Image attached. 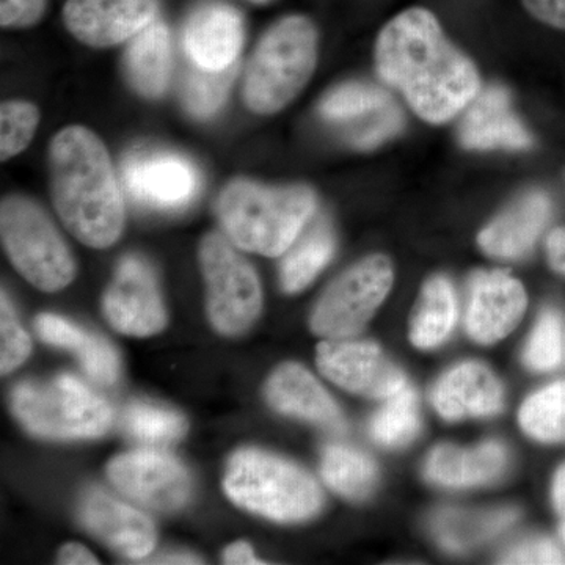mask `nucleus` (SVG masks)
Masks as SVG:
<instances>
[{"mask_svg": "<svg viewBox=\"0 0 565 565\" xmlns=\"http://www.w3.org/2000/svg\"><path fill=\"white\" fill-rule=\"evenodd\" d=\"M266 393L269 403L281 414L297 416L332 433L344 430L340 407L300 364L286 363L278 367L267 382Z\"/></svg>", "mask_w": 565, "mask_h": 565, "instance_id": "obj_22", "label": "nucleus"}, {"mask_svg": "<svg viewBox=\"0 0 565 565\" xmlns=\"http://www.w3.org/2000/svg\"><path fill=\"white\" fill-rule=\"evenodd\" d=\"M122 424L134 438L147 444H170L180 440L188 430V423L177 412L145 403L129 405Z\"/></svg>", "mask_w": 565, "mask_h": 565, "instance_id": "obj_32", "label": "nucleus"}, {"mask_svg": "<svg viewBox=\"0 0 565 565\" xmlns=\"http://www.w3.org/2000/svg\"><path fill=\"white\" fill-rule=\"evenodd\" d=\"M252 2L264 3V2H269V0H252Z\"/></svg>", "mask_w": 565, "mask_h": 565, "instance_id": "obj_46", "label": "nucleus"}, {"mask_svg": "<svg viewBox=\"0 0 565 565\" xmlns=\"http://www.w3.org/2000/svg\"><path fill=\"white\" fill-rule=\"evenodd\" d=\"M243 41V18L226 3H204L185 22L184 50L189 58L204 70L232 68Z\"/></svg>", "mask_w": 565, "mask_h": 565, "instance_id": "obj_19", "label": "nucleus"}, {"mask_svg": "<svg viewBox=\"0 0 565 565\" xmlns=\"http://www.w3.org/2000/svg\"><path fill=\"white\" fill-rule=\"evenodd\" d=\"M0 233L10 262L41 291L66 288L76 264L61 233L39 204L24 196H9L0 207Z\"/></svg>", "mask_w": 565, "mask_h": 565, "instance_id": "obj_7", "label": "nucleus"}, {"mask_svg": "<svg viewBox=\"0 0 565 565\" xmlns=\"http://www.w3.org/2000/svg\"><path fill=\"white\" fill-rule=\"evenodd\" d=\"M333 252L332 226L326 217H316L310 228L303 230L286 252L280 270L282 291H303L329 264Z\"/></svg>", "mask_w": 565, "mask_h": 565, "instance_id": "obj_25", "label": "nucleus"}, {"mask_svg": "<svg viewBox=\"0 0 565 565\" xmlns=\"http://www.w3.org/2000/svg\"><path fill=\"white\" fill-rule=\"evenodd\" d=\"M375 65L382 79L433 125L452 120L481 90L475 63L449 43L440 22L424 9L405 10L382 29Z\"/></svg>", "mask_w": 565, "mask_h": 565, "instance_id": "obj_1", "label": "nucleus"}, {"mask_svg": "<svg viewBox=\"0 0 565 565\" xmlns=\"http://www.w3.org/2000/svg\"><path fill=\"white\" fill-rule=\"evenodd\" d=\"M422 429L416 394L405 385L386 399V404L371 419L370 433L375 444L385 448H401L411 444Z\"/></svg>", "mask_w": 565, "mask_h": 565, "instance_id": "obj_29", "label": "nucleus"}, {"mask_svg": "<svg viewBox=\"0 0 565 565\" xmlns=\"http://www.w3.org/2000/svg\"><path fill=\"white\" fill-rule=\"evenodd\" d=\"M392 285L393 267L385 256H370L356 263L323 292L311 316V329L329 340L359 333L384 302Z\"/></svg>", "mask_w": 565, "mask_h": 565, "instance_id": "obj_9", "label": "nucleus"}, {"mask_svg": "<svg viewBox=\"0 0 565 565\" xmlns=\"http://www.w3.org/2000/svg\"><path fill=\"white\" fill-rule=\"evenodd\" d=\"M104 315L115 330L131 337H150L167 323L158 281L150 264L126 256L104 296Z\"/></svg>", "mask_w": 565, "mask_h": 565, "instance_id": "obj_13", "label": "nucleus"}, {"mask_svg": "<svg viewBox=\"0 0 565 565\" xmlns=\"http://www.w3.org/2000/svg\"><path fill=\"white\" fill-rule=\"evenodd\" d=\"M223 559L226 564L233 565L263 564L253 553L250 545L245 544V542H236V544L230 545L223 553Z\"/></svg>", "mask_w": 565, "mask_h": 565, "instance_id": "obj_43", "label": "nucleus"}, {"mask_svg": "<svg viewBox=\"0 0 565 565\" xmlns=\"http://www.w3.org/2000/svg\"><path fill=\"white\" fill-rule=\"evenodd\" d=\"M76 353L79 356L85 374L93 382H98L102 385H111L117 381L118 371H120L118 355L104 338L98 337V334L88 333L79 351Z\"/></svg>", "mask_w": 565, "mask_h": 565, "instance_id": "obj_36", "label": "nucleus"}, {"mask_svg": "<svg viewBox=\"0 0 565 565\" xmlns=\"http://www.w3.org/2000/svg\"><path fill=\"white\" fill-rule=\"evenodd\" d=\"M202 561L192 555H167L156 557L154 564H200Z\"/></svg>", "mask_w": 565, "mask_h": 565, "instance_id": "obj_45", "label": "nucleus"}, {"mask_svg": "<svg viewBox=\"0 0 565 565\" xmlns=\"http://www.w3.org/2000/svg\"><path fill=\"white\" fill-rule=\"evenodd\" d=\"M459 139L467 150H526L533 137L512 110L511 96L503 87L486 88L465 110Z\"/></svg>", "mask_w": 565, "mask_h": 565, "instance_id": "obj_18", "label": "nucleus"}, {"mask_svg": "<svg viewBox=\"0 0 565 565\" xmlns=\"http://www.w3.org/2000/svg\"><path fill=\"white\" fill-rule=\"evenodd\" d=\"M107 475L118 490L156 511H177L192 493L188 470L174 457L152 449L118 456Z\"/></svg>", "mask_w": 565, "mask_h": 565, "instance_id": "obj_11", "label": "nucleus"}, {"mask_svg": "<svg viewBox=\"0 0 565 565\" xmlns=\"http://www.w3.org/2000/svg\"><path fill=\"white\" fill-rule=\"evenodd\" d=\"M565 355V329L556 311L546 310L527 341L525 364L533 371H552L559 366Z\"/></svg>", "mask_w": 565, "mask_h": 565, "instance_id": "obj_33", "label": "nucleus"}, {"mask_svg": "<svg viewBox=\"0 0 565 565\" xmlns=\"http://www.w3.org/2000/svg\"><path fill=\"white\" fill-rule=\"evenodd\" d=\"M523 6L539 21L565 29V0H523Z\"/></svg>", "mask_w": 565, "mask_h": 565, "instance_id": "obj_40", "label": "nucleus"}, {"mask_svg": "<svg viewBox=\"0 0 565 565\" xmlns=\"http://www.w3.org/2000/svg\"><path fill=\"white\" fill-rule=\"evenodd\" d=\"M50 174L55 210L73 236L93 248L117 243L125 203L103 141L82 126L63 129L51 143Z\"/></svg>", "mask_w": 565, "mask_h": 565, "instance_id": "obj_2", "label": "nucleus"}, {"mask_svg": "<svg viewBox=\"0 0 565 565\" xmlns=\"http://www.w3.org/2000/svg\"><path fill=\"white\" fill-rule=\"evenodd\" d=\"M456 319L457 300L451 281L445 277L430 278L412 316V343L419 349L437 348L451 334Z\"/></svg>", "mask_w": 565, "mask_h": 565, "instance_id": "obj_26", "label": "nucleus"}, {"mask_svg": "<svg viewBox=\"0 0 565 565\" xmlns=\"http://www.w3.org/2000/svg\"><path fill=\"white\" fill-rule=\"evenodd\" d=\"M526 303L522 282L511 275L501 270L476 273L468 288V333L478 343H498L519 326Z\"/></svg>", "mask_w": 565, "mask_h": 565, "instance_id": "obj_16", "label": "nucleus"}, {"mask_svg": "<svg viewBox=\"0 0 565 565\" xmlns=\"http://www.w3.org/2000/svg\"><path fill=\"white\" fill-rule=\"evenodd\" d=\"M520 424L535 440L565 441V382L546 386L527 397L520 411Z\"/></svg>", "mask_w": 565, "mask_h": 565, "instance_id": "obj_30", "label": "nucleus"}, {"mask_svg": "<svg viewBox=\"0 0 565 565\" xmlns=\"http://www.w3.org/2000/svg\"><path fill=\"white\" fill-rule=\"evenodd\" d=\"M46 0H0L3 28H28L43 17Z\"/></svg>", "mask_w": 565, "mask_h": 565, "instance_id": "obj_39", "label": "nucleus"}, {"mask_svg": "<svg viewBox=\"0 0 565 565\" xmlns=\"http://www.w3.org/2000/svg\"><path fill=\"white\" fill-rule=\"evenodd\" d=\"M215 211L236 247L280 256L313 218L316 195L307 185L267 188L236 180L223 189Z\"/></svg>", "mask_w": 565, "mask_h": 565, "instance_id": "obj_3", "label": "nucleus"}, {"mask_svg": "<svg viewBox=\"0 0 565 565\" xmlns=\"http://www.w3.org/2000/svg\"><path fill=\"white\" fill-rule=\"evenodd\" d=\"M200 264L214 329L226 337L247 332L263 305L262 285L250 263L225 236L211 233L200 245Z\"/></svg>", "mask_w": 565, "mask_h": 565, "instance_id": "obj_8", "label": "nucleus"}, {"mask_svg": "<svg viewBox=\"0 0 565 565\" xmlns=\"http://www.w3.org/2000/svg\"><path fill=\"white\" fill-rule=\"evenodd\" d=\"M553 503L559 516V531L565 544V465L559 468L553 482Z\"/></svg>", "mask_w": 565, "mask_h": 565, "instance_id": "obj_44", "label": "nucleus"}, {"mask_svg": "<svg viewBox=\"0 0 565 565\" xmlns=\"http://www.w3.org/2000/svg\"><path fill=\"white\" fill-rule=\"evenodd\" d=\"M438 414L449 422L468 416H492L503 411L504 393L484 364L467 362L446 373L430 394Z\"/></svg>", "mask_w": 565, "mask_h": 565, "instance_id": "obj_20", "label": "nucleus"}, {"mask_svg": "<svg viewBox=\"0 0 565 565\" xmlns=\"http://www.w3.org/2000/svg\"><path fill=\"white\" fill-rule=\"evenodd\" d=\"M82 525L121 555L140 559L156 545V527L150 519L131 505L93 489L81 503Z\"/></svg>", "mask_w": 565, "mask_h": 565, "instance_id": "obj_17", "label": "nucleus"}, {"mask_svg": "<svg viewBox=\"0 0 565 565\" xmlns=\"http://www.w3.org/2000/svg\"><path fill=\"white\" fill-rule=\"evenodd\" d=\"M318 62V33L307 18L278 21L259 41L244 81L248 109L269 115L302 92Z\"/></svg>", "mask_w": 565, "mask_h": 565, "instance_id": "obj_5", "label": "nucleus"}, {"mask_svg": "<svg viewBox=\"0 0 565 565\" xmlns=\"http://www.w3.org/2000/svg\"><path fill=\"white\" fill-rule=\"evenodd\" d=\"M158 10V0H68L63 18L82 43L109 47L148 28Z\"/></svg>", "mask_w": 565, "mask_h": 565, "instance_id": "obj_15", "label": "nucleus"}, {"mask_svg": "<svg viewBox=\"0 0 565 565\" xmlns=\"http://www.w3.org/2000/svg\"><path fill=\"white\" fill-rule=\"evenodd\" d=\"M129 196L152 210H180L199 191L195 167L172 152H136L122 166Z\"/></svg>", "mask_w": 565, "mask_h": 565, "instance_id": "obj_14", "label": "nucleus"}, {"mask_svg": "<svg viewBox=\"0 0 565 565\" xmlns=\"http://www.w3.org/2000/svg\"><path fill=\"white\" fill-rule=\"evenodd\" d=\"M234 74L236 65L228 70L211 71L192 62L181 82V96L185 109L196 118L212 117L225 103Z\"/></svg>", "mask_w": 565, "mask_h": 565, "instance_id": "obj_31", "label": "nucleus"}, {"mask_svg": "<svg viewBox=\"0 0 565 565\" xmlns=\"http://www.w3.org/2000/svg\"><path fill=\"white\" fill-rule=\"evenodd\" d=\"M31 338L18 322L9 297L2 292V305H0V371L2 374L17 370L31 355Z\"/></svg>", "mask_w": 565, "mask_h": 565, "instance_id": "obj_35", "label": "nucleus"}, {"mask_svg": "<svg viewBox=\"0 0 565 565\" xmlns=\"http://www.w3.org/2000/svg\"><path fill=\"white\" fill-rule=\"evenodd\" d=\"M58 564L74 565V564H99L95 555L88 552L85 546L79 544H68L63 546L58 553Z\"/></svg>", "mask_w": 565, "mask_h": 565, "instance_id": "obj_42", "label": "nucleus"}, {"mask_svg": "<svg viewBox=\"0 0 565 565\" xmlns=\"http://www.w3.org/2000/svg\"><path fill=\"white\" fill-rule=\"evenodd\" d=\"M508 451L498 441L475 449L440 446L426 463L429 481L446 487H475L497 481L508 468Z\"/></svg>", "mask_w": 565, "mask_h": 565, "instance_id": "obj_23", "label": "nucleus"}, {"mask_svg": "<svg viewBox=\"0 0 565 565\" xmlns=\"http://www.w3.org/2000/svg\"><path fill=\"white\" fill-rule=\"evenodd\" d=\"M550 215V196L542 191L527 192L482 230L478 243L494 258H523L544 232Z\"/></svg>", "mask_w": 565, "mask_h": 565, "instance_id": "obj_21", "label": "nucleus"}, {"mask_svg": "<svg viewBox=\"0 0 565 565\" xmlns=\"http://www.w3.org/2000/svg\"><path fill=\"white\" fill-rule=\"evenodd\" d=\"M321 470L323 481L351 500H363L377 484V467L373 460L349 446H329L323 451Z\"/></svg>", "mask_w": 565, "mask_h": 565, "instance_id": "obj_28", "label": "nucleus"}, {"mask_svg": "<svg viewBox=\"0 0 565 565\" xmlns=\"http://www.w3.org/2000/svg\"><path fill=\"white\" fill-rule=\"evenodd\" d=\"M319 111L356 150H373L404 128L403 110L390 93L366 82L333 88L323 96Z\"/></svg>", "mask_w": 565, "mask_h": 565, "instance_id": "obj_10", "label": "nucleus"}, {"mask_svg": "<svg viewBox=\"0 0 565 565\" xmlns=\"http://www.w3.org/2000/svg\"><path fill=\"white\" fill-rule=\"evenodd\" d=\"M40 111L31 103L9 102L0 109V154L2 161L20 154L35 134Z\"/></svg>", "mask_w": 565, "mask_h": 565, "instance_id": "obj_34", "label": "nucleus"}, {"mask_svg": "<svg viewBox=\"0 0 565 565\" xmlns=\"http://www.w3.org/2000/svg\"><path fill=\"white\" fill-rule=\"evenodd\" d=\"M546 253H548L550 264L557 273L565 274V228H557L550 234Z\"/></svg>", "mask_w": 565, "mask_h": 565, "instance_id": "obj_41", "label": "nucleus"}, {"mask_svg": "<svg viewBox=\"0 0 565 565\" xmlns=\"http://www.w3.org/2000/svg\"><path fill=\"white\" fill-rule=\"evenodd\" d=\"M223 486L233 503L275 522H302L318 514L323 504L313 476L256 449L233 456Z\"/></svg>", "mask_w": 565, "mask_h": 565, "instance_id": "obj_4", "label": "nucleus"}, {"mask_svg": "<svg viewBox=\"0 0 565 565\" xmlns=\"http://www.w3.org/2000/svg\"><path fill=\"white\" fill-rule=\"evenodd\" d=\"M318 366L345 392L374 399H388L407 385L403 371L370 341H323L318 348Z\"/></svg>", "mask_w": 565, "mask_h": 565, "instance_id": "obj_12", "label": "nucleus"}, {"mask_svg": "<svg viewBox=\"0 0 565 565\" xmlns=\"http://www.w3.org/2000/svg\"><path fill=\"white\" fill-rule=\"evenodd\" d=\"M11 407L29 433L54 440L99 437L114 422L109 403L71 375L18 385Z\"/></svg>", "mask_w": 565, "mask_h": 565, "instance_id": "obj_6", "label": "nucleus"}, {"mask_svg": "<svg viewBox=\"0 0 565 565\" xmlns=\"http://www.w3.org/2000/svg\"><path fill=\"white\" fill-rule=\"evenodd\" d=\"M41 340L55 348L68 349L76 353L88 332L55 315H41L35 321Z\"/></svg>", "mask_w": 565, "mask_h": 565, "instance_id": "obj_37", "label": "nucleus"}, {"mask_svg": "<svg viewBox=\"0 0 565 565\" xmlns=\"http://www.w3.org/2000/svg\"><path fill=\"white\" fill-rule=\"evenodd\" d=\"M172 63L169 28L162 21H152L131 39L125 54V73L134 90L147 98H158L169 87Z\"/></svg>", "mask_w": 565, "mask_h": 565, "instance_id": "obj_24", "label": "nucleus"}, {"mask_svg": "<svg viewBox=\"0 0 565 565\" xmlns=\"http://www.w3.org/2000/svg\"><path fill=\"white\" fill-rule=\"evenodd\" d=\"M519 512L501 509L492 512L449 511L434 519V533L449 552H465L471 546L489 541L515 522Z\"/></svg>", "mask_w": 565, "mask_h": 565, "instance_id": "obj_27", "label": "nucleus"}, {"mask_svg": "<svg viewBox=\"0 0 565 565\" xmlns=\"http://www.w3.org/2000/svg\"><path fill=\"white\" fill-rule=\"evenodd\" d=\"M501 564H565L559 546L548 539H533L509 548L500 557Z\"/></svg>", "mask_w": 565, "mask_h": 565, "instance_id": "obj_38", "label": "nucleus"}]
</instances>
